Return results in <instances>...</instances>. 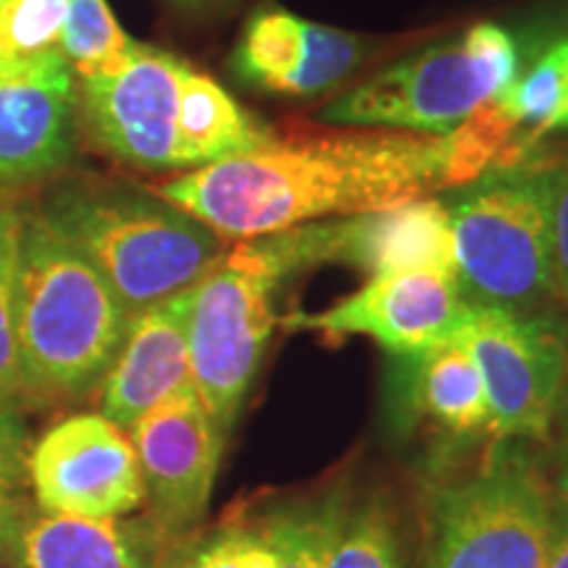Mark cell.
<instances>
[{"label": "cell", "mask_w": 568, "mask_h": 568, "mask_svg": "<svg viewBox=\"0 0 568 568\" xmlns=\"http://www.w3.org/2000/svg\"><path fill=\"white\" fill-rule=\"evenodd\" d=\"M518 77L510 32L479 21L337 95L318 119L353 130L450 134L493 105Z\"/></svg>", "instance_id": "cell-5"}, {"label": "cell", "mask_w": 568, "mask_h": 568, "mask_svg": "<svg viewBox=\"0 0 568 568\" xmlns=\"http://www.w3.org/2000/svg\"><path fill=\"white\" fill-rule=\"evenodd\" d=\"M453 337L485 382L495 443L548 437L568 374V345L556 322L497 305L466 303Z\"/></svg>", "instance_id": "cell-8"}, {"label": "cell", "mask_w": 568, "mask_h": 568, "mask_svg": "<svg viewBox=\"0 0 568 568\" xmlns=\"http://www.w3.org/2000/svg\"><path fill=\"white\" fill-rule=\"evenodd\" d=\"M130 314L103 274L40 211L24 213L17 272L21 395L63 400L101 385Z\"/></svg>", "instance_id": "cell-3"}, {"label": "cell", "mask_w": 568, "mask_h": 568, "mask_svg": "<svg viewBox=\"0 0 568 568\" xmlns=\"http://www.w3.org/2000/svg\"><path fill=\"white\" fill-rule=\"evenodd\" d=\"M343 219L243 240L187 290V345L193 382L224 435L274 335L276 295L303 268L339 261Z\"/></svg>", "instance_id": "cell-2"}, {"label": "cell", "mask_w": 568, "mask_h": 568, "mask_svg": "<svg viewBox=\"0 0 568 568\" xmlns=\"http://www.w3.org/2000/svg\"><path fill=\"white\" fill-rule=\"evenodd\" d=\"M27 477L38 508L84 518H124L145 503L126 429L103 414H71L30 447Z\"/></svg>", "instance_id": "cell-10"}, {"label": "cell", "mask_w": 568, "mask_h": 568, "mask_svg": "<svg viewBox=\"0 0 568 568\" xmlns=\"http://www.w3.org/2000/svg\"><path fill=\"white\" fill-rule=\"evenodd\" d=\"M132 40L116 17L109 0H69L61 32V53L77 77L111 71L130 55Z\"/></svg>", "instance_id": "cell-22"}, {"label": "cell", "mask_w": 568, "mask_h": 568, "mask_svg": "<svg viewBox=\"0 0 568 568\" xmlns=\"http://www.w3.org/2000/svg\"><path fill=\"white\" fill-rule=\"evenodd\" d=\"M558 493H560V503H566V506H568V439H566V445H564V453H560Z\"/></svg>", "instance_id": "cell-31"}, {"label": "cell", "mask_w": 568, "mask_h": 568, "mask_svg": "<svg viewBox=\"0 0 568 568\" xmlns=\"http://www.w3.org/2000/svg\"><path fill=\"white\" fill-rule=\"evenodd\" d=\"M548 568H568V506L560 500H556V524H552Z\"/></svg>", "instance_id": "cell-30"}, {"label": "cell", "mask_w": 568, "mask_h": 568, "mask_svg": "<svg viewBox=\"0 0 568 568\" xmlns=\"http://www.w3.org/2000/svg\"><path fill=\"white\" fill-rule=\"evenodd\" d=\"M69 0H0V67L61 53Z\"/></svg>", "instance_id": "cell-25"}, {"label": "cell", "mask_w": 568, "mask_h": 568, "mask_svg": "<svg viewBox=\"0 0 568 568\" xmlns=\"http://www.w3.org/2000/svg\"><path fill=\"white\" fill-rule=\"evenodd\" d=\"M372 40L316 24L266 3L247 17L230 67L247 88L284 98H316L364 67Z\"/></svg>", "instance_id": "cell-14"}, {"label": "cell", "mask_w": 568, "mask_h": 568, "mask_svg": "<svg viewBox=\"0 0 568 568\" xmlns=\"http://www.w3.org/2000/svg\"><path fill=\"white\" fill-rule=\"evenodd\" d=\"M187 290L140 311L101 379V414L130 432L161 400L193 387Z\"/></svg>", "instance_id": "cell-15"}, {"label": "cell", "mask_w": 568, "mask_h": 568, "mask_svg": "<svg viewBox=\"0 0 568 568\" xmlns=\"http://www.w3.org/2000/svg\"><path fill=\"white\" fill-rule=\"evenodd\" d=\"M339 261L368 276L429 272L458 282L450 211L435 197L343 219Z\"/></svg>", "instance_id": "cell-17"}, {"label": "cell", "mask_w": 568, "mask_h": 568, "mask_svg": "<svg viewBox=\"0 0 568 568\" xmlns=\"http://www.w3.org/2000/svg\"><path fill=\"white\" fill-rule=\"evenodd\" d=\"M464 308L458 282L429 272L382 274L329 308L287 316L284 329L368 337L395 358L414 361L453 337Z\"/></svg>", "instance_id": "cell-12"}, {"label": "cell", "mask_w": 568, "mask_h": 568, "mask_svg": "<svg viewBox=\"0 0 568 568\" xmlns=\"http://www.w3.org/2000/svg\"><path fill=\"white\" fill-rule=\"evenodd\" d=\"M40 213L103 274L130 318L193 287L230 247L190 213L134 184L69 182Z\"/></svg>", "instance_id": "cell-4"}, {"label": "cell", "mask_w": 568, "mask_h": 568, "mask_svg": "<svg viewBox=\"0 0 568 568\" xmlns=\"http://www.w3.org/2000/svg\"><path fill=\"white\" fill-rule=\"evenodd\" d=\"M151 503V521L174 542L201 521L226 435L203 406L195 385L161 400L130 429Z\"/></svg>", "instance_id": "cell-11"}, {"label": "cell", "mask_w": 568, "mask_h": 568, "mask_svg": "<svg viewBox=\"0 0 568 568\" xmlns=\"http://www.w3.org/2000/svg\"><path fill=\"white\" fill-rule=\"evenodd\" d=\"M280 140L268 126L245 111L213 77L184 67L180 95V172L237 159Z\"/></svg>", "instance_id": "cell-18"}, {"label": "cell", "mask_w": 568, "mask_h": 568, "mask_svg": "<svg viewBox=\"0 0 568 568\" xmlns=\"http://www.w3.org/2000/svg\"><path fill=\"white\" fill-rule=\"evenodd\" d=\"M169 545L151 518H84L27 508L3 552L11 568H155Z\"/></svg>", "instance_id": "cell-16"}, {"label": "cell", "mask_w": 568, "mask_h": 568, "mask_svg": "<svg viewBox=\"0 0 568 568\" xmlns=\"http://www.w3.org/2000/svg\"><path fill=\"white\" fill-rule=\"evenodd\" d=\"M521 153L495 103L450 134L353 130L276 140L151 187L226 243L366 216L474 182Z\"/></svg>", "instance_id": "cell-1"}, {"label": "cell", "mask_w": 568, "mask_h": 568, "mask_svg": "<svg viewBox=\"0 0 568 568\" xmlns=\"http://www.w3.org/2000/svg\"><path fill=\"white\" fill-rule=\"evenodd\" d=\"M161 3L184 24H209L230 17L243 0H161Z\"/></svg>", "instance_id": "cell-29"}, {"label": "cell", "mask_w": 568, "mask_h": 568, "mask_svg": "<svg viewBox=\"0 0 568 568\" xmlns=\"http://www.w3.org/2000/svg\"><path fill=\"white\" fill-rule=\"evenodd\" d=\"M24 211L0 203V408L19 406L21 364L17 339V272Z\"/></svg>", "instance_id": "cell-24"}, {"label": "cell", "mask_w": 568, "mask_h": 568, "mask_svg": "<svg viewBox=\"0 0 568 568\" xmlns=\"http://www.w3.org/2000/svg\"><path fill=\"white\" fill-rule=\"evenodd\" d=\"M261 527L274 548V568H324L322 508L276 510Z\"/></svg>", "instance_id": "cell-27"}, {"label": "cell", "mask_w": 568, "mask_h": 568, "mask_svg": "<svg viewBox=\"0 0 568 568\" xmlns=\"http://www.w3.org/2000/svg\"><path fill=\"white\" fill-rule=\"evenodd\" d=\"M187 61L134 42L111 71L77 77L88 138L126 166L180 172V95Z\"/></svg>", "instance_id": "cell-9"}, {"label": "cell", "mask_w": 568, "mask_h": 568, "mask_svg": "<svg viewBox=\"0 0 568 568\" xmlns=\"http://www.w3.org/2000/svg\"><path fill=\"white\" fill-rule=\"evenodd\" d=\"M564 126H568V103L564 105V109L558 111V116L552 119V124H550V132H556V130H564Z\"/></svg>", "instance_id": "cell-32"}, {"label": "cell", "mask_w": 568, "mask_h": 568, "mask_svg": "<svg viewBox=\"0 0 568 568\" xmlns=\"http://www.w3.org/2000/svg\"><path fill=\"white\" fill-rule=\"evenodd\" d=\"M447 211L466 303L542 314L556 301L548 169L474 190Z\"/></svg>", "instance_id": "cell-6"}, {"label": "cell", "mask_w": 568, "mask_h": 568, "mask_svg": "<svg viewBox=\"0 0 568 568\" xmlns=\"http://www.w3.org/2000/svg\"><path fill=\"white\" fill-rule=\"evenodd\" d=\"M550 172V251L556 301L568 311V163L539 166Z\"/></svg>", "instance_id": "cell-28"}, {"label": "cell", "mask_w": 568, "mask_h": 568, "mask_svg": "<svg viewBox=\"0 0 568 568\" xmlns=\"http://www.w3.org/2000/svg\"><path fill=\"white\" fill-rule=\"evenodd\" d=\"M274 548L264 527L226 524L209 535L174 539L155 568H274Z\"/></svg>", "instance_id": "cell-23"}, {"label": "cell", "mask_w": 568, "mask_h": 568, "mask_svg": "<svg viewBox=\"0 0 568 568\" xmlns=\"http://www.w3.org/2000/svg\"><path fill=\"white\" fill-rule=\"evenodd\" d=\"M414 366V397L426 418L458 437L489 435L493 410L479 366L456 337L445 339Z\"/></svg>", "instance_id": "cell-19"}, {"label": "cell", "mask_w": 568, "mask_h": 568, "mask_svg": "<svg viewBox=\"0 0 568 568\" xmlns=\"http://www.w3.org/2000/svg\"><path fill=\"white\" fill-rule=\"evenodd\" d=\"M558 163H568V153H566V159H564V161H558Z\"/></svg>", "instance_id": "cell-33"}, {"label": "cell", "mask_w": 568, "mask_h": 568, "mask_svg": "<svg viewBox=\"0 0 568 568\" xmlns=\"http://www.w3.org/2000/svg\"><path fill=\"white\" fill-rule=\"evenodd\" d=\"M30 426L19 406L0 408V552L11 542L21 516L27 514L24 489L30 487Z\"/></svg>", "instance_id": "cell-26"}, {"label": "cell", "mask_w": 568, "mask_h": 568, "mask_svg": "<svg viewBox=\"0 0 568 568\" xmlns=\"http://www.w3.org/2000/svg\"><path fill=\"white\" fill-rule=\"evenodd\" d=\"M556 500L521 443H495L435 503L424 568H548Z\"/></svg>", "instance_id": "cell-7"}, {"label": "cell", "mask_w": 568, "mask_h": 568, "mask_svg": "<svg viewBox=\"0 0 568 568\" xmlns=\"http://www.w3.org/2000/svg\"><path fill=\"white\" fill-rule=\"evenodd\" d=\"M568 103V40L550 48L531 67L529 74L516 77V82L495 101V111L503 122L514 126H529L527 145L539 134H548L552 119Z\"/></svg>", "instance_id": "cell-21"}, {"label": "cell", "mask_w": 568, "mask_h": 568, "mask_svg": "<svg viewBox=\"0 0 568 568\" xmlns=\"http://www.w3.org/2000/svg\"><path fill=\"white\" fill-rule=\"evenodd\" d=\"M80 130V84L63 53L0 67V193L59 174Z\"/></svg>", "instance_id": "cell-13"}, {"label": "cell", "mask_w": 568, "mask_h": 568, "mask_svg": "<svg viewBox=\"0 0 568 568\" xmlns=\"http://www.w3.org/2000/svg\"><path fill=\"white\" fill-rule=\"evenodd\" d=\"M324 514V568H400V545L379 503H329Z\"/></svg>", "instance_id": "cell-20"}]
</instances>
